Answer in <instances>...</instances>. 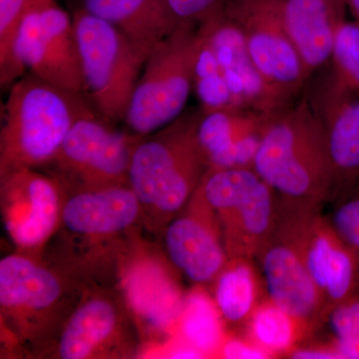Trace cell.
<instances>
[{
  "instance_id": "6da1fadb",
  "label": "cell",
  "mask_w": 359,
  "mask_h": 359,
  "mask_svg": "<svg viewBox=\"0 0 359 359\" xmlns=\"http://www.w3.org/2000/svg\"><path fill=\"white\" fill-rule=\"evenodd\" d=\"M252 169L283 202L323 207L332 201L334 173L327 137L306 95L271 116Z\"/></svg>"
},
{
  "instance_id": "7a4b0ae2",
  "label": "cell",
  "mask_w": 359,
  "mask_h": 359,
  "mask_svg": "<svg viewBox=\"0 0 359 359\" xmlns=\"http://www.w3.org/2000/svg\"><path fill=\"white\" fill-rule=\"evenodd\" d=\"M202 111H184L164 128L142 137L135 148L129 185L142 219L162 231L186 207L208 170L197 130Z\"/></svg>"
},
{
  "instance_id": "3957f363",
  "label": "cell",
  "mask_w": 359,
  "mask_h": 359,
  "mask_svg": "<svg viewBox=\"0 0 359 359\" xmlns=\"http://www.w3.org/2000/svg\"><path fill=\"white\" fill-rule=\"evenodd\" d=\"M92 110L83 94L26 73L2 105L0 176L48 167L74 123Z\"/></svg>"
},
{
  "instance_id": "277c9868",
  "label": "cell",
  "mask_w": 359,
  "mask_h": 359,
  "mask_svg": "<svg viewBox=\"0 0 359 359\" xmlns=\"http://www.w3.org/2000/svg\"><path fill=\"white\" fill-rule=\"evenodd\" d=\"M71 273L16 252L0 261V311L9 337L28 353L53 346L85 287Z\"/></svg>"
},
{
  "instance_id": "5b68a950",
  "label": "cell",
  "mask_w": 359,
  "mask_h": 359,
  "mask_svg": "<svg viewBox=\"0 0 359 359\" xmlns=\"http://www.w3.org/2000/svg\"><path fill=\"white\" fill-rule=\"evenodd\" d=\"M72 18L83 95L106 121H124L147 57L126 35L106 21L81 8L75 11Z\"/></svg>"
},
{
  "instance_id": "8992f818",
  "label": "cell",
  "mask_w": 359,
  "mask_h": 359,
  "mask_svg": "<svg viewBox=\"0 0 359 359\" xmlns=\"http://www.w3.org/2000/svg\"><path fill=\"white\" fill-rule=\"evenodd\" d=\"M229 257L256 259L275 230L278 197L252 168L208 169L199 185Z\"/></svg>"
},
{
  "instance_id": "52a82bcc",
  "label": "cell",
  "mask_w": 359,
  "mask_h": 359,
  "mask_svg": "<svg viewBox=\"0 0 359 359\" xmlns=\"http://www.w3.org/2000/svg\"><path fill=\"white\" fill-rule=\"evenodd\" d=\"M198 41V26L182 25L149 54L123 121L130 132L148 136L183 114Z\"/></svg>"
},
{
  "instance_id": "ba28073f",
  "label": "cell",
  "mask_w": 359,
  "mask_h": 359,
  "mask_svg": "<svg viewBox=\"0 0 359 359\" xmlns=\"http://www.w3.org/2000/svg\"><path fill=\"white\" fill-rule=\"evenodd\" d=\"M141 139L90 111L74 123L47 174L57 180L66 196L130 187L132 156Z\"/></svg>"
},
{
  "instance_id": "9c48e42d",
  "label": "cell",
  "mask_w": 359,
  "mask_h": 359,
  "mask_svg": "<svg viewBox=\"0 0 359 359\" xmlns=\"http://www.w3.org/2000/svg\"><path fill=\"white\" fill-rule=\"evenodd\" d=\"M323 207L297 205L278 199V219L301 250L328 316L359 294V264L339 237Z\"/></svg>"
},
{
  "instance_id": "30bf717a",
  "label": "cell",
  "mask_w": 359,
  "mask_h": 359,
  "mask_svg": "<svg viewBox=\"0 0 359 359\" xmlns=\"http://www.w3.org/2000/svg\"><path fill=\"white\" fill-rule=\"evenodd\" d=\"M135 314L124 294L85 287L54 342L60 359L133 358L140 346Z\"/></svg>"
},
{
  "instance_id": "8fae6325",
  "label": "cell",
  "mask_w": 359,
  "mask_h": 359,
  "mask_svg": "<svg viewBox=\"0 0 359 359\" xmlns=\"http://www.w3.org/2000/svg\"><path fill=\"white\" fill-rule=\"evenodd\" d=\"M224 11L236 21L250 56L285 106L308 84L297 49L283 26L280 0H228Z\"/></svg>"
},
{
  "instance_id": "7c38bea8",
  "label": "cell",
  "mask_w": 359,
  "mask_h": 359,
  "mask_svg": "<svg viewBox=\"0 0 359 359\" xmlns=\"http://www.w3.org/2000/svg\"><path fill=\"white\" fill-rule=\"evenodd\" d=\"M16 55L25 74L83 94L73 18L57 0H33L21 23Z\"/></svg>"
},
{
  "instance_id": "4fadbf2b",
  "label": "cell",
  "mask_w": 359,
  "mask_h": 359,
  "mask_svg": "<svg viewBox=\"0 0 359 359\" xmlns=\"http://www.w3.org/2000/svg\"><path fill=\"white\" fill-rule=\"evenodd\" d=\"M66 194L57 180L37 169L0 176L1 216L20 254L36 259L60 228Z\"/></svg>"
},
{
  "instance_id": "5bb4252c",
  "label": "cell",
  "mask_w": 359,
  "mask_h": 359,
  "mask_svg": "<svg viewBox=\"0 0 359 359\" xmlns=\"http://www.w3.org/2000/svg\"><path fill=\"white\" fill-rule=\"evenodd\" d=\"M309 103L325 130L334 173L332 201L359 185V92L340 82L332 68L314 80Z\"/></svg>"
},
{
  "instance_id": "9a60e30c",
  "label": "cell",
  "mask_w": 359,
  "mask_h": 359,
  "mask_svg": "<svg viewBox=\"0 0 359 359\" xmlns=\"http://www.w3.org/2000/svg\"><path fill=\"white\" fill-rule=\"evenodd\" d=\"M172 266L195 285H211L229 257L216 216L198 187L164 230Z\"/></svg>"
},
{
  "instance_id": "2e32d148",
  "label": "cell",
  "mask_w": 359,
  "mask_h": 359,
  "mask_svg": "<svg viewBox=\"0 0 359 359\" xmlns=\"http://www.w3.org/2000/svg\"><path fill=\"white\" fill-rule=\"evenodd\" d=\"M256 261L269 299L306 320L316 330L328 320L325 302L314 285L301 250L278 219Z\"/></svg>"
},
{
  "instance_id": "e0dca14e",
  "label": "cell",
  "mask_w": 359,
  "mask_h": 359,
  "mask_svg": "<svg viewBox=\"0 0 359 359\" xmlns=\"http://www.w3.org/2000/svg\"><path fill=\"white\" fill-rule=\"evenodd\" d=\"M199 28L218 58L237 107L266 113L287 107L257 69L242 30L224 9L201 23Z\"/></svg>"
},
{
  "instance_id": "ac0fdd59",
  "label": "cell",
  "mask_w": 359,
  "mask_h": 359,
  "mask_svg": "<svg viewBox=\"0 0 359 359\" xmlns=\"http://www.w3.org/2000/svg\"><path fill=\"white\" fill-rule=\"evenodd\" d=\"M273 114L237 107L202 112L197 136L208 169L252 168Z\"/></svg>"
},
{
  "instance_id": "d6986e66",
  "label": "cell",
  "mask_w": 359,
  "mask_h": 359,
  "mask_svg": "<svg viewBox=\"0 0 359 359\" xmlns=\"http://www.w3.org/2000/svg\"><path fill=\"white\" fill-rule=\"evenodd\" d=\"M142 219V209L129 186L66 196L60 226L80 240L108 241Z\"/></svg>"
},
{
  "instance_id": "ffe728a7",
  "label": "cell",
  "mask_w": 359,
  "mask_h": 359,
  "mask_svg": "<svg viewBox=\"0 0 359 359\" xmlns=\"http://www.w3.org/2000/svg\"><path fill=\"white\" fill-rule=\"evenodd\" d=\"M283 26L311 79L330 62L346 0H280Z\"/></svg>"
},
{
  "instance_id": "44dd1931",
  "label": "cell",
  "mask_w": 359,
  "mask_h": 359,
  "mask_svg": "<svg viewBox=\"0 0 359 359\" xmlns=\"http://www.w3.org/2000/svg\"><path fill=\"white\" fill-rule=\"evenodd\" d=\"M79 8L114 26L147 58L182 26L167 0H80Z\"/></svg>"
},
{
  "instance_id": "7402d4cb",
  "label": "cell",
  "mask_w": 359,
  "mask_h": 359,
  "mask_svg": "<svg viewBox=\"0 0 359 359\" xmlns=\"http://www.w3.org/2000/svg\"><path fill=\"white\" fill-rule=\"evenodd\" d=\"M212 285V295L226 325L243 327L268 297L256 259L229 257Z\"/></svg>"
},
{
  "instance_id": "603a6c76",
  "label": "cell",
  "mask_w": 359,
  "mask_h": 359,
  "mask_svg": "<svg viewBox=\"0 0 359 359\" xmlns=\"http://www.w3.org/2000/svg\"><path fill=\"white\" fill-rule=\"evenodd\" d=\"M245 334L271 358H289L316 328L266 297L244 325Z\"/></svg>"
},
{
  "instance_id": "cb8c5ba5",
  "label": "cell",
  "mask_w": 359,
  "mask_h": 359,
  "mask_svg": "<svg viewBox=\"0 0 359 359\" xmlns=\"http://www.w3.org/2000/svg\"><path fill=\"white\" fill-rule=\"evenodd\" d=\"M226 325L214 297L205 290V285H196L185 295L177 332L180 339L205 358H219L229 334Z\"/></svg>"
},
{
  "instance_id": "d4e9b609",
  "label": "cell",
  "mask_w": 359,
  "mask_h": 359,
  "mask_svg": "<svg viewBox=\"0 0 359 359\" xmlns=\"http://www.w3.org/2000/svg\"><path fill=\"white\" fill-rule=\"evenodd\" d=\"M199 41L193 68V91L203 113L235 108L233 95L211 44L198 26ZM238 108V107H237Z\"/></svg>"
},
{
  "instance_id": "484cf974",
  "label": "cell",
  "mask_w": 359,
  "mask_h": 359,
  "mask_svg": "<svg viewBox=\"0 0 359 359\" xmlns=\"http://www.w3.org/2000/svg\"><path fill=\"white\" fill-rule=\"evenodd\" d=\"M33 0H0V85L2 89L18 81L25 73L16 55L21 23Z\"/></svg>"
},
{
  "instance_id": "4316f807",
  "label": "cell",
  "mask_w": 359,
  "mask_h": 359,
  "mask_svg": "<svg viewBox=\"0 0 359 359\" xmlns=\"http://www.w3.org/2000/svg\"><path fill=\"white\" fill-rule=\"evenodd\" d=\"M330 65L340 82L359 92V25L355 21L340 23Z\"/></svg>"
},
{
  "instance_id": "83f0119b",
  "label": "cell",
  "mask_w": 359,
  "mask_h": 359,
  "mask_svg": "<svg viewBox=\"0 0 359 359\" xmlns=\"http://www.w3.org/2000/svg\"><path fill=\"white\" fill-rule=\"evenodd\" d=\"M328 219L359 264V185L335 202L334 212Z\"/></svg>"
},
{
  "instance_id": "f1b7e54d",
  "label": "cell",
  "mask_w": 359,
  "mask_h": 359,
  "mask_svg": "<svg viewBox=\"0 0 359 359\" xmlns=\"http://www.w3.org/2000/svg\"><path fill=\"white\" fill-rule=\"evenodd\" d=\"M182 25L199 26L223 11L228 0H167Z\"/></svg>"
},
{
  "instance_id": "f546056e",
  "label": "cell",
  "mask_w": 359,
  "mask_h": 359,
  "mask_svg": "<svg viewBox=\"0 0 359 359\" xmlns=\"http://www.w3.org/2000/svg\"><path fill=\"white\" fill-rule=\"evenodd\" d=\"M327 320L334 337H359V294L332 309Z\"/></svg>"
},
{
  "instance_id": "4dcf8cb0",
  "label": "cell",
  "mask_w": 359,
  "mask_h": 359,
  "mask_svg": "<svg viewBox=\"0 0 359 359\" xmlns=\"http://www.w3.org/2000/svg\"><path fill=\"white\" fill-rule=\"evenodd\" d=\"M219 358L271 359L264 349L257 346L247 335L229 332L219 353Z\"/></svg>"
},
{
  "instance_id": "1f68e13d",
  "label": "cell",
  "mask_w": 359,
  "mask_h": 359,
  "mask_svg": "<svg viewBox=\"0 0 359 359\" xmlns=\"http://www.w3.org/2000/svg\"><path fill=\"white\" fill-rule=\"evenodd\" d=\"M289 358L294 359H340L332 339L327 341L306 342L297 347Z\"/></svg>"
},
{
  "instance_id": "d6a6232c",
  "label": "cell",
  "mask_w": 359,
  "mask_h": 359,
  "mask_svg": "<svg viewBox=\"0 0 359 359\" xmlns=\"http://www.w3.org/2000/svg\"><path fill=\"white\" fill-rule=\"evenodd\" d=\"M347 9L353 14L354 21L359 25V0H346Z\"/></svg>"
}]
</instances>
